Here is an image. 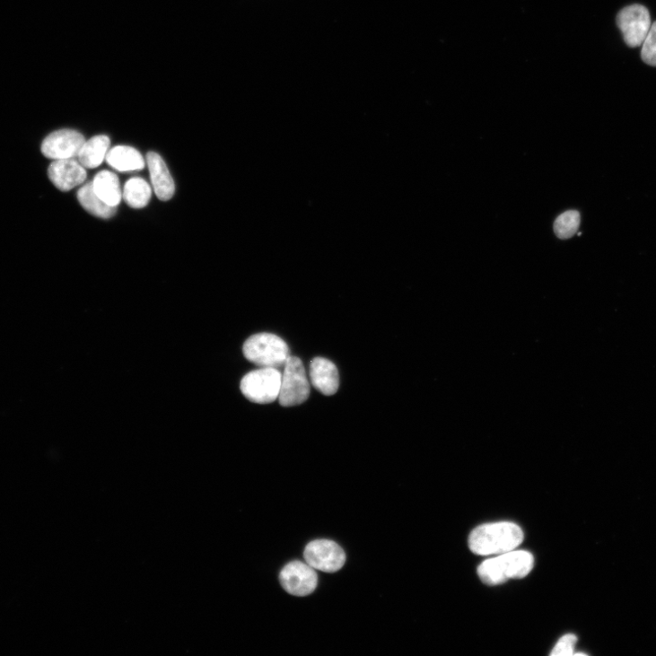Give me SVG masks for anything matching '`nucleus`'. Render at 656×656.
Masks as SVG:
<instances>
[{
	"label": "nucleus",
	"instance_id": "1",
	"mask_svg": "<svg viewBox=\"0 0 656 656\" xmlns=\"http://www.w3.org/2000/svg\"><path fill=\"white\" fill-rule=\"evenodd\" d=\"M521 528L509 521L484 524L469 535L470 551L478 555H503L514 551L523 541Z\"/></svg>",
	"mask_w": 656,
	"mask_h": 656
},
{
	"label": "nucleus",
	"instance_id": "2",
	"mask_svg": "<svg viewBox=\"0 0 656 656\" xmlns=\"http://www.w3.org/2000/svg\"><path fill=\"white\" fill-rule=\"evenodd\" d=\"M534 559L526 551H512L483 563L478 568L481 580L488 585H498L510 579H521L532 570Z\"/></svg>",
	"mask_w": 656,
	"mask_h": 656
},
{
	"label": "nucleus",
	"instance_id": "3",
	"mask_svg": "<svg viewBox=\"0 0 656 656\" xmlns=\"http://www.w3.org/2000/svg\"><path fill=\"white\" fill-rule=\"evenodd\" d=\"M246 359L261 368L284 369L290 356L287 344L278 336L260 333L250 337L244 344Z\"/></svg>",
	"mask_w": 656,
	"mask_h": 656
},
{
	"label": "nucleus",
	"instance_id": "4",
	"mask_svg": "<svg viewBox=\"0 0 656 656\" xmlns=\"http://www.w3.org/2000/svg\"><path fill=\"white\" fill-rule=\"evenodd\" d=\"M311 396V385L303 363L296 356H289L282 374L278 401L283 407L302 405Z\"/></svg>",
	"mask_w": 656,
	"mask_h": 656
},
{
	"label": "nucleus",
	"instance_id": "5",
	"mask_svg": "<svg viewBox=\"0 0 656 656\" xmlns=\"http://www.w3.org/2000/svg\"><path fill=\"white\" fill-rule=\"evenodd\" d=\"M282 373L274 368H262L247 374L241 380V389L251 402L269 404L279 397Z\"/></svg>",
	"mask_w": 656,
	"mask_h": 656
},
{
	"label": "nucleus",
	"instance_id": "6",
	"mask_svg": "<svg viewBox=\"0 0 656 656\" xmlns=\"http://www.w3.org/2000/svg\"><path fill=\"white\" fill-rule=\"evenodd\" d=\"M279 580L284 590L301 598L313 593L319 582L314 568L298 561L286 564L280 573Z\"/></svg>",
	"mask_w": 656,
	"mask_h": 656
},
{
	"label": "nucleus",
	"instance_id": "7",
	"mask_svg": "<svg viewBox=\"0 0 656 656\" xmlns=\"http://www.w3.org/2000/svg\"><path fill=\"white\" fill-rule=\"evenodd\" d=\"M617 22L625 43L631 48L641 46L651 28L650 13L644 6L639 4L623 9Z\"/></svg>",
	"mask_w": 656,
	"mask_h": 656
},
{
	"label": "nucleus",
	"instance_id": "8",
	"mask_svg": "<svg viewBox=\"0 0 656 656\" xmlns=\"http://www.w3.org/2000/svg\"><path fill=\"white\" fill-rule=\"evenodd\" d=\"M308 564L325 573H336L345 563L343 549L330 540H316L310 543L304 552Z\"/></svg>",
	"mask_w": 656,
	"mask_h": 656
},
{
	"label": "nucleus",
	"instance_id": "9",
	"mask_svg": "<svg viewBox=\"0 0 656 656\" xmlns=\"http://www.w3.org/2000/svg\"><path fill=\"white\" fill-rule=\"evenodd\" d=\"M84 136L74 130H59L47 136L41 144L42 154L53 161L76 158L85 144Z\"/></svg>",
	"mask_w": 656,
	"mask_h": 656
},
{
	"label": "nucleus",
	"instance_id": "10",
	"mask_svg": "<svg viewBox=\"0 0 656 656\" xmlns=\"http://www.w3.org/2000/svg\"><path fill=\"white\" fill-rule=\"evenodd\" d=\"M51 183L63 192H69L81 186L87 179L85 168L75 158L55 160L48 167Z\"/></svg>",
	"mask_w": 656,
	"mask_h": 656
},
{
	"label": "nucleus",
	"instance_id": "11",
	"mask_svg": "<svg viewBox=\"0 0 656 656\" xmlns=\"http://www.w3.org/2000/svg\"><path fill=\"white\" fill-rule=\"evenodd\" d=\"M146 160L156 197L163 202L171 200L174 195L175 187L163 159L158 153L150 152Z\"/></svg>",
	"mask_w": 656,
	"mask_h": 656
},
{
	"label": "nucleus",
	"instance_id": "12",
	"mask_svg": "<svg viewBox=\"0 0 656 656\" xmlns=\"http://www.w3.org/2000/svg\"><path fill=\"white\" fill-rule=\"evenodd\" d=\"M311 380L317 390L325 396H332L339 388L337 368L324 357H316L311 363Z\"/></svg>",
	"mask_w": 656,
	"mask_h": 656
},
{
	"label": "nucleus",
	"instance_id": "13",
	"mask_svg": "<svg viewBox=\"0 0 656 656\" xmlns=\"http://www.w3.org/2000/svg\"><path fill=\"white\" fill-rule=\"evenodd\" d=\"M107 163L118 171H141L145 167L143 155L130 146H116L106 155Z\"/></svg>",
	"mask_w": 656,
	"mask_h": 656
},
{
	"label": "nucleus",
	"instance_id": "14",
	"mask_svg": "<svg viewBox=\"0 0 656 656\" xmlns=\"http://www.w3.org/2000/svg\"><path fill=\"white\" fill-rule=\"evenodd\" d=\"M96 195L110 206H118L123 198L120 180L118 176L109 171L99 172L92 182Z\"/></svg>",
	"mask_w": 656,
	"mask_h": 656
},
{
	"label": "nucleus",
	"instance_id": "15",
	"mask_svg": "<svg viewBox=\"0 0 656 656\" xmlns=\"http://www.w3.org/2000/svg\"><path fill=\"white\" fill-rule=\"evenodd\" d=\"M110 141L108 136H99L85 142L77 158L84 168L94 169L100 166L109 148Z\"/></svg>",
	"mask_w": 656,
	"mask_h": 656
},
{
	"label": "nucleus",
	"instance_id": "16",
	"mask_svg": "<svg viewBox=\"0 0 656 656\" xmlns=\"http://www.w3.org/2000/svg\"><path fill=\"white\" fill-rule=\"evenodd\" d=\"M78 200L82 206L91 214L109 219L117 213L116 206H110L102 201L95 193L92 182L83 186L78 192Z\"/></svg>",
	"mask_w": 656,
	"mask_h": 656
},
{
	"label": "nucleus",
	"instance_id": "17",
	"mask_svg": "<svg viewBox=\"0 0 656 656\" xmlns=\"http://www.w3.org/2000/svg\"><path fill=\"white\" fill-rule=\"evenodd\" d=\"M123 197L130 207L142 209L149 204L152 189L143 178L135 177L127 183Z\"/></svg>",
	"mask_w": 656,
	"mask_h": 656
},
{
	"label": "nucleus",
	"instance_id": "18",
	"mask_svg": "<svg viewBox=\"0 0 656 656\" xmlns=\"http://www.w3.org/2000/svg\"><path fill=\"white\" fill-rule=\"evenodd\" d=\"M581 223V215L577 211H567L562 214L555 223V232L560 240L573 237Z\"/></svg>",
	"mask_w": 656,
	"mask_h": 656
},
{
	"label": "nucleus",
	"instance_id": "19",
	"mask_svg": "<svg viewBox=\"0 0 656 656\" xmlns=\"http://www.w3.org/2000/svg\"><path fill=\"white\" fill-rule=\"evenodd\" d=\"M641 56L646 65L656 67V22L651 26L643 42Z\"/></svg>",
	"mask_w": 656,
	"mask_h": 656
},
{
	"label": "nucleus",
	"instance_id": "20",
	"mask_svg": "<svg viewBox=\"0 0 656 656\" xmlns=\"http://www.w3.org/2000/svg\"><path fill=\"white\" fill-rule=\"evenodd\" d=\"M577 642V637L574 634H566L563 636L557 644L555 646L552 656L566 655L570 656L573 654V648Z\"/></svg>",
	"mask_w": 656,
	"mask_h": 656
}]
</instances>
